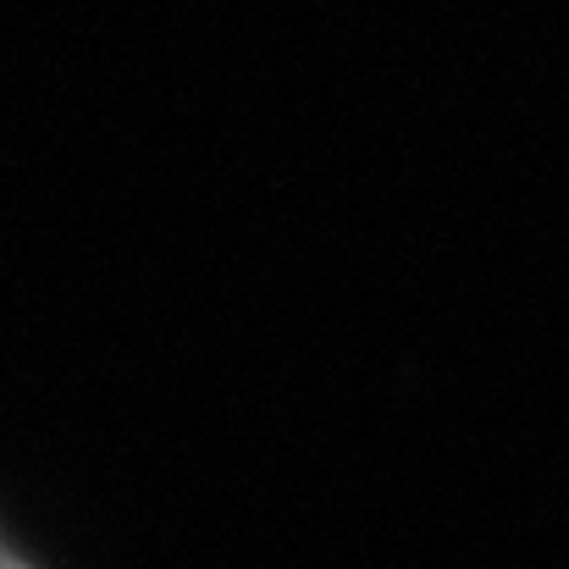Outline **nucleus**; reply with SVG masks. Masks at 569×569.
Segmentation results:
<instances>
[{
  "label": "nucleus",
  "mask_w": 569,
  "mask_h": 569,
  "mask_svg": "<svg viewBox=\"0 0 569 569\" xmlns=\"http://www.w3.org/2000/svg\"><path fill=\"white\" fill-rule=\"evenodd\" d=\"M0 569H28V565H17V559H11V553L0 548Z\"/></svg>",
  "instance_id": "nucleus-1"
}]
</instances>
